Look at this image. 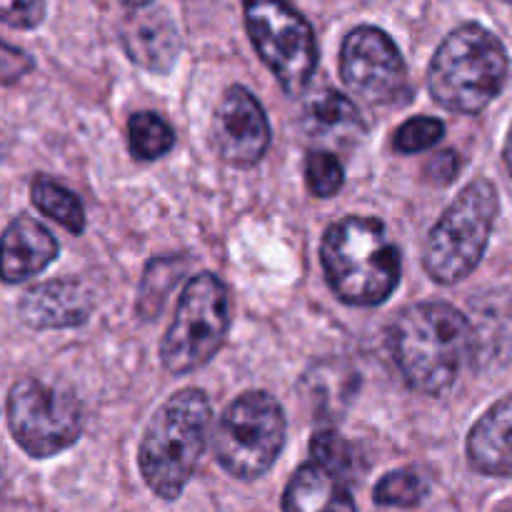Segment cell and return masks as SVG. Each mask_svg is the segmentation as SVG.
I'll return each mask as SVG.
<instances>
[{
  "label": "cell",
  "instance_id": "1",
  "mask_svg": "<svg viewBox=\"0 0 512 512\" xmlns=\"http://www.w3.org/2000/svg\"><path fill=\"white\" fill-rule=\"evenodd\" d=\"M390 348L410 388L443 395L453 388L473 348V330L458 308L440 300L415 303L390 328Z\"/></svg>",
  "mask_w": 512,
  "mask_h": 512
},
{
  "label": "cell",
  "instance_id": "2",
  "mask_svg": "<svg viewBox=\"0 0 512 512\" xmlns=\"http://www.w3.org/2000/svg\"><path fill=\"white\" fill-rule=\"evenodd\" d=\"M328 285L350 305H380L400 283V250L375 218H343L320 245Z\"/></svg>",
  "mask_w": 512,
  "mask_h": 512
},
{
  "label": "cell",
  "instance_id": "3",
  "mask_svg": "<svg viewBox=\"0 0 512 512\" xmlns=\"http://www.w3.org/2000/svg\"><path fill=\"white\" fill-rule=\"evenodd\" d=\"M210 400L203 390L185 388L165 400L140 443L138 463L158 498L175 500L193 478L210 435Z\"/></svg>",
  "mask_w": 512,
  "mask_h": 512
},
{
  "label": "cell",
  "instance_id": "4",
  "mask_svg": "<svg viewBox=\"0 0 512 512\" xmlns=\"http://www.w3.org/2000/svg\"><path fill=\"white\" fill-rule=\"evenodd\" d=\"M508 50L478 23L455 28L428 70L430 95L445 110L475 115L488 108L508 78Z\"/></svg>",
  "mask_w": 512,
  "mask_h": 512
},
{
  "label": "cell",
  "instance_id": "5",
  "mask_svg": "<svg viewBox=\"0 0 512 512\" xmlns=\"http://www.w3.org/2000/svg\"><path fill=\"white\" fill-rule=\"evenodd\" d=\"M498 210L500 198L493 183L475 180L465 185L428 235L423 263L430 278L443 285L468 278L483 260Z\"/></svg>",
  "mask_w": 512,
  "mask_h": 512
},
{
  "label": "cell",
  "instance_id": "6",
  "mask_svg": "<svg viewBox=\"0 0 512 512\" xmlns=\"http://www.w3.org/2000/svg\"><path fill=\"white\" fill-rule=\"evenodd\" d=\"M230 328V295L223 280L200 273L185 285L178 310L165 333L160 358L175 375L203 368L225 343Z\"/></svg>",
  "mask_w": 512,
  "mask_h": 512
},
{
  "label": "cell",
  "instance_id": "7",
  "mask_svg": "<svg viewBox=\"0 0 512 512\" xmlns=\"http://www.w3.org/2000/svg\"><path fill=\"white\" fill-rule=\"evenodd\" d=\"M283 443V408L270 393L250 390L225 410L215 433V455L233 478L255 480L273 468Z\"/></svg>",
  "mask_w": 512,
  "mask_h": 512
},
{
  "label": "cell",
  "instance_id": "8",
  "mask_svg": "<svg viewBox=\"0 0 512 512\" xmlns=\"http://www.w3.org/2000/svg\"><path fill=\"white\" fill-rule=\"evenodd\" d=\"M245 28L285 93H303L318 65V45L308 20L285 3H248Z\"/></svg>",
  "mask_w": 512,
  "mask_h": 512
},
{
  "label": "cell",
  "instance_id": "9",
  "mask_svg": "<svg viewBox=\"0 0 512 512\" xmlns=\"http://www.w3.org/2000/svg\"><path fill=\"white\" fill-rule=\"evenodd\" d=\"M8 425L30 458H53L68 450L83 430L75 398L43 380H20L8 395Z\"/></svg>",
  "mask_w": 512,
  "mask_h": 512
},
{
  "label": "cell",
  "instance_id": "10",
  "mask_svg": "<svg viewBox=\"0 0 512 512\" xmlns=\"http://www.w3.org/2000/svg\"><path fill=\"white\" fill-rule=\"evenodd\" d=\"M340 75L365 103L388 105L408 93V70L398 45L373 25L355 28L343 40Z\"/></svg>",
  "mask_w": 512,
  "mask_h": 512
},
{
  "label": "cell",
  "instance_id": "11",
  "mask_svg": "<svg viewBox=\"0 0 512 512\" xmlns=\"http://www.w3.org/2000/svg\"><path fill=\"white\" fill-rule=\"evenodd\" d=\"M213 145L220 158L238 168H250L270 145V123L263 105L243 85L225 90L213 115Z\"/></svg>",
  "mask_w": 512,
  "mask_h": 512
},
{
  "label": "cell",
  "instance_id": "12",
  "mask_svg": "<svg viewBox=\"0 0 512 512\" xmlns=\"http://www.w3.org/2000/svg\"><path fill=\"white\" fill-rule=\"evenodd\" d=\"M128 8L130 13L125 15L120 35L133 63L150 73H165L173 68L180 53V35L168 10L153 3H138Z\"/></svg>",
  "mask_w": 512,
  "mask_h": 512
},
{
  "label": "cell",
  "instance_id": "13",
  "mask_svg": "<svg viewBox=\"0 0 512 512\" xmlns=\"http://www.w3.org/2000/svg\"><path fill=\"white\" fill-rule=\"evenodd\" d=\"M20 320L35 330L75 328L93 313V295L78 280H48L20 298Z\"/></svg>",
  "mask_w": 512,
  "mask_h": 512
},
{
  "label": "cell",
  "instance_id": "14",
  "mask_svg": "<svg viewBox=\"0 0 512 512\" xmlns=\"http://www.w3.org/2000/svg\"><path fill=\"white\" fill-rule=\"evenodd\" d=\"M58 240L38 220L20 215L0 235V278L23 283L43 273L58 255Z\"/></svg>",
  "mask_w": 512,
  "mask_h": 512
},
{
  "label": "cell",
  "instance_id": "15",
  "mask_svg": "<svg viewBox=\"0 0 512 512\" xmlns=\"http://www.w3.org/2000/svg\"><path fill=\"white\" fill-rule=\"evenodd\" d=\"M468 458L478 473L510 478L512 475V395L495 403L468 438Z\"/></svg>",
  "mask_w": 512,
  "mask_h": 512
},
{
  "label": "cell",
  "instance_id": "16",
  "mask_svg": "<svg viewBox=\"0 0 512 512\" xmlns=\"http://www.w3.org/2000/svg\"><path fill=\"white\" fill-rule=\"evenodd\" d=\"M283 512H355V503L338 475L310 463L290 478Z\"/></svg>",
  "mask_w": 512,
  "mask_h": 512
},
{
  "label": "cell",
  "instance_id": "17",
  "mask_svg": "<svg viewBox=\"0 0 512 512\" xmlns=\"http://www.w3.org/2000/svg\"><path fill=\"white\" fill-rule=\"evenodd\" d=\"M308 123L315 133L340 135V138L358 135L363 130L358 108L338 90H323L315 95L308 108Z\"/></svg>",
  "mask_w": 512,
  "mask_h": 512
},
{
  "label": "cell",
  "instance_id": "18",
  "mask_svg": "<svg viewBox=\"0 0 512 512\" xmlns=\"http://www.w3.org/2000/svg\"><path fill=\"white\" fill-rule=\"evenodd\" d=\"M30 198H33V205L40 213L63 225L65 230H70V233H83V203H80L78 195L70 193L68 188L58 185L55 180L45 178V175H38V178L33 180V185H30Z\"/></svg>",
  "mask_w": 512,
  "mask_h": 512
},
{
  "label": "cell",
  "instance_id": "19",
  "mask_svg": "<svg viewBox=\"0 0 512 512\" xmlns=\"http://www.w3.org/2000/svg\"><path fill=\"white\" fill-rule=\"evenodd\" d=\"M130 153L138 160H158L175 145V133L158 113H135L128 125Z\"/></svg>",
  "mask_w": 512,
  "mask_h": 512
},
{
  "label": "cell",
  "instance_id": "20",
  "mask_svg": "<svg viewBox=\"0 0 512 512\" xmlns=\"http://www.w3.org/2000/svg\"><path fill=\"white\" fill-rule=\"evenodd\" d=\"M375 503L393 508H415L428 495V480L415 470H395L388 473L375 488Z\"/></svg>",
  "mask_w": 512,
  "mask_h": 512
},
{
  "label": "cell",
  "instance_id": "21",
  "mask_svg": "<svg viewBox=\"0 0 512 512\" xmlns=\"http://www.w3.org/2000/svg\"><path fill=\"white\" fill-rule=\"evenodd\" d=\"M310 455H313L315 465L338 475V478L345 473H353L355 468L353 445L335 430H323V433L315 435L313 443H310Z\"/></svg>",
  "mask_w": 512,
  "mask_h": 512
},
{
  "label": "cell",
  "instance_id": "22",
  "mask_svg": "<svg viewBox=\"0 0 512 512\" xmlns=\"http://www.w3.org/2000/svg\"><path fill=\"white\" fill-rule=\"evenodd\" d=\"M305 178H308L310 193L318 198H333L343 188V165L328 150H310L305 160Z\"/></svg>",
  "mask_w": 512,
  "mask_h": 512
},
{
  "label": "cell",
  "instance_id": "23",
  "mask_svg": "<svg viewBox=\"0 0 512 512\" xmlns=\"http://www.w3.org/2000/svg\"><path fill=\"white\" fill-rule=\"evenodd\" d=\"M445 125L438 118H430V115H420V118L405 120L403 125L395 133V148L400 153H423V150L438 145V140H443Z\"/></svg>",
  "mask_w": 512,
  "mask_h": 512
},
{
  "label": "cell",
  "instance_id": "24",
  "mask_svg": "<svg viewBox=\"0 0 512 512\" xmlns=\"http://www.w3.org/2000/svg\"><path fill=\"white\" fill-rule=\"evenodd\" d=\"M43 15V3H0V20L5 25H10V28H35V25H40Z\"/></svg>",
  "mask_w": 512,
  "mask_h": 512
},
{
  "label": "cell",
  "instance_id": "25",
  "mask_svg": "<svg viewBox=\"0 0 512 512\" xmlns=\"http://www.w3.org/2000/svg\"><path fill=\"white\" fill-rule=\"evenodd\" d=\"M33 70V60L23 50L0 40V83H15Z\"/></svg>",
  "mask_w": 512,
  "mask_h": 512
},
{
  "label": "cell",
  "instance_id": "26",
  "mask_svg": "<svg viewBox=\"0 0 512 512\" xmlns=\"http://www.w3.org/2000/svg\"><path fill=\"white\" fill-rule=\"evenodd\" d=\"M458 160L460 158L453 153V150H448V153H440L438 158L433 160V165H430V175H435L440 183H450V180H453L460 170Z\"/></svg>",
  "mask_w": 512,
  "mask_h": 512
},
{
  "label": "cell",
  "instance_id": "27",
  "mask_svg": "<svg viewBox=\"0 0 512 512\" xmlns=\"http://www.w3.org/2000/svg\"><path fill=\"white\" fill-rule=\"evenodd\" d=\"M505 165H508V173L512 178V125H510L508 140H505Z\"/></svg>",
  "mask_w": 512,
  "mask_h": 512
}]
</instances>
